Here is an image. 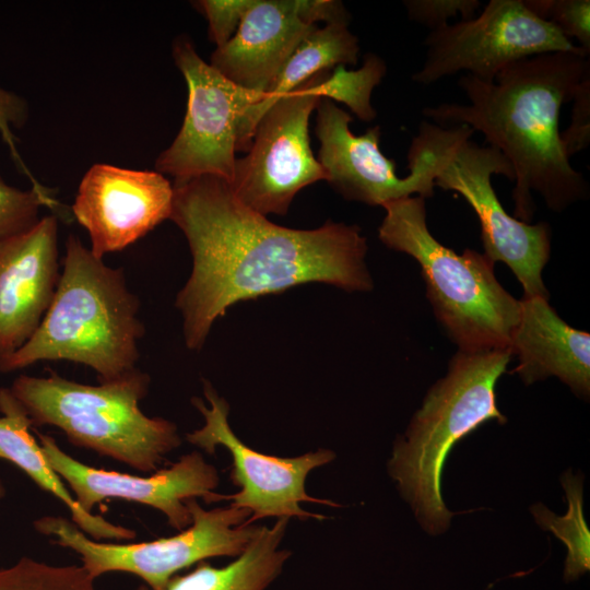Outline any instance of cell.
<instances>
[{"mask_svg": "<svg viewBox=\"0 0 590 590\" xmlns=\"http://www.w3.org/2000/svg\"><path fill=\"white\" fill-rule=\"evenodd\" d=\"M61 268L38 329L21 349L0 359V373L40 361H70L91 367L103 382L137 368L144 326L123 270L105 264L76 235L67 239Z\"/></svg>", "mask_w": 590, "mask_h": 590, "instance_id": "obj_3", "label": "cell"}, {"mask_svg": "<svg viewBox=\"0 0 590 590\" xmlns=\"http://www.w3.org/2000/svg\"><path fill=\"white\" fill-rule=\"evenodd\" d=\"M173 199V185L156 170L97 163L82 177L72 213L88 234L92 253L103 259L169 219Z\"/></svg>", "mask_w": 590, "mask_h": 590, "instance_id": "obj_16", "label": "cell"}, {"mask_svg": "<svg viewBox=\"0 0 590 590\" xmlns=\"http://www.w3.org/2000/svg\"><path fill=\"white\" fill-rule=\"evenodd\" d=\"M589 57L547 52L518 60L493 82L470 74L458 84L469 104L442 103L422 114L442 127L464 125L480 131L514 170V214L529 223L534 213L532 191L556 212L586 199L589 186L566 156L559 132L562 106L570 101L585 74Z\"/></svg>", "mask_w": 590, "mask_h": 590, "instance_id": "obj_2", "label": "cell"}, {"mask_svg": "<svg viewBox=\"0 0 590 590\" xmlns=\"http://www.w3.org/2000/svg\"><path fill=\"white\" fill-rule=\"evenodd\" d=\"M387 71L385 61L375 54H367L357 70L337 66L321 82V94L345 104L361 120L371 121L376 110L370 104L373 90L381 82Z\"/></svg>", "mask_w": 590, "mask_h": 590, "instance_id": "obj_23", "label": "cell"}, {"mask_svg": "<svg viewBox=\"0 0 590 590\" xmlns=\"http://www.w3.org/2000/svg\"><path fill=\"white\" fill-rule=\"evenodd\" d=\"M316 110V135L320 143L317 160L327 181L343 198L382 206L413 194L424 199L434 196L441 126L421 122L408 153L410 174L400 178L396 162L379 149V126L356 135L350 129L351 115L331 99L321 98Z\"/></svg>", "mask_w": 590, "mask_h": 590, "instance_id": "obj_9", "label": "cell"}, {"mask_svg": "<svg viewBox=\"0 0 590 590\" xmlns=\"http://www.w3.org/2000/svg\"><path fill=\"white\" fill-rule=\"evenodd\" d=\"M424 45L425 60L412 75L423 85L460 71L493 82L504 68L540 54L589 57L553 24L531 12L523 0H491L480 15L432 31Z\"/></svg>", "mask_w": 590, "mask_h": 590, "instance_id": "obj_11", "label": "cell"}, {"mask_svg": "<svg viewBox=\"0 0 590 590\" xmlns=\"http://www.w3.org/2000/svg\"><path fill=\"white\" fill-rule=\"evenodd\" d=\"M523 2L531 12L553 24L569 40L576 39L577 46L589 56V0H523Z\"/></svg>", "mask_w": 590, "mask_h": 590, "instance_id": "obj_26", "label": "cell"}, {"mask_svg": "<svg viewBox=\"0 0 590 590\" xmlns=\"http://www.w3.org/2000/svg\"><path fill=\"white\" fill-rule=\"evenodd\" d=\"M573 101L570 125L560 132L562 146L568 158L590 143V71L582 78Z\"/></svg>", "mask_w": 590, "mask_h": 590, "instance_id": "obj_30", "label": "cell"}, {"mask_svg": "<svg viewBox=\"0 0 590 590\" xmlns=\"http://www.w3.org/2000/svg\"><path fill=\"white\" fill-rule=\"evenodd\" d=\"M382 208L379 239L417 261L434 312L459 351L509 347L520 300L496 280L494 262L475 250L458 255L441 245L427 227L422 197L392 200Z\"/></svg>", "mask_w": 590, "mask_h": 590, "instance_id": "obj_6", "label": "cell"}, {"mask_svg": "<svg viewBox=\"0 0 590 590\" xmlns=\"http://www.w3.org/2000/svg\"><path fill=\"white\" fill-rule=\"evenodd\" d=\"M350 22L341 1L251 0L234 36L211 66L236 85L263 95L317 22Z\"/></svg>", "mask_w": 590, "mask_h": 590, "instance_id": "obj_15", "label": "cell"}, {"mask_svg": "<svg viewBox=\"0 0 590 590\" xmlns=\"http://www.w3.org/2000/svg\"><path fill=\"white\" fill-rule=\"evenodd\" d=\"M30 118V107L27 102L14 92L0 86V134L8 145L11 156L17 168L26 175L34 188H42L43 185L35 179L31 170L24 164L17 148L13 129H21Z\"/></svg>", "mask_w": 590, "mask_h": 590, "instance_id": "obj_27", "label": "cell"}, {"mask_svg": "<svg viewBox=\"0 0 590 590\" xmlns=\"http://www.w3.org/2000/svg\"><path fill=\"white\" fill-rule=\"evenodd\" d=\"M509 347L519 359L515 373L526 385L556 376L577 396L589 397L590 335L566 323L547 298L520 299Z\"/></svg>", "mask_w": 590, "mask_h": 590, "instance_id": "obj_18", "label": "cell"}, {"mask_svg": "<svg viewBox=\"0 0 590 590\" xmlns=\"http://www.w3.org/2000/svg\"><path fill=\"white\" fill-rule=\"evenodd\" d=\"M0 458L26 473L42 489L52 494L70 511L71 521L92 539L131 541L137 532L83 510L62 479L48 463L40 444L31 434L33 425L10 388H0Z\"/></svg>", "mask_w": 590, "mask_h": 590, "instance_id": "obj_19", "label": "cell"}, {"mask_svg": "<svg viewBox=\"0 0 590 590\" xmlns=\"http://www.w3.org/2000/svg\"><path fill=\"white\" fill-rule=\"evenodd\" d=\"M250 4L251 0H201L194 5L208 20L210 40L217 48L234 36Z\"/></svg>", "mask_w": 590, "mask_h": 590, "instance_id": "obj_28", "label": "cell"}, {"mask_svg": "<svg viewBox=\"0 0 590 590\" xmlns=\"http://www.w3.org/2000/svg\"><path fill=\"white\" fill-rule=\"evenodd\" d=\"M403 3L412 21L428 26L432 31L448 24V19L459 13L463 20L474 17L481 5L479 0H406Z\"/></svg>", "mask_w": 590, "mask_h": 590, "instance_id": "obj_29", "label": "cell"}, {"mask_svg": "<svg viewBox=\"0 0 590 590\" xmlns=\"http://www.w3.org/2000/svg\"><path fill=\"white\" fill-rule=\"evenodd\" d=\"M172 220L184 233L192 270L176 297L185 342L199 351L212 324L239 300L310 282L369 291L366 238L356 225L328 221L316 229L270 222L233 193L227 180L174 181Z\"/></svg>", "mask_w": 590, "mask_h": 590, "instance_id": "obj_1", "label": "cell"}, {"mask_svg": "<svg viewBox=\"0 0 590 590\" xmlns=\"http://www.w3.org/2000/svg\"><path fill=\"white\" fill-rule=\"evenodd\" d=\"M173 58L188 87L182 126L172 144L155 161V170L175 181L234 175L236 142L245 111L263 95L243 88L206 63L191 40L178 37Z\"/></svg>", "mask_w": 590, "mask_h": 590, "instance_id": "obj_12", "label": "cell"}, {"mask_svg": "<svg viewBox=\"0 0 590 590\" xmlns=\"http://www.w3.org/2000/svg\"><path fill=\"white\" fill-rule=\"evenodd\" d=\"M0 590H97L83 566H56L30 557L0 569Z\"/></svg>", "mask_w": 590, "mask_h": 590, "instance_id": "obj_24", "label": "cell"}, {"mask_svg": "<svg viewBox=\"0 0 590 590\" xmlns=\"http://www.w3.org/2000/svg\"><path fill=\"white\" fill-rule=\"evenodd\" d=\"M568 509L564 516H556L542 504L531 507L536 523L556 535L567 548L564 578L575 580L590 568L589 529L583 517L582 482L570 471L562 476Z\"/></svg>", "mask_w": 590, "mask_h": 590, "instance_id": "obj_22", "label": "cell"}, {"mask_svg": "<svg viewBox=\"0 0 590 590\" xmlns=\"http://www.w3.org/2000/svg\"><path fill=\"white\" fill-rule=\"evenodd\" d=\"M511 356L510 347L458 351L393 445L388 472L429 534L445 532L453 516L440 486L452 447L485 422L507 421L497 406L495 386Z\"/></svg>", "mask_w": 590, "mask_h": 590, "instance_id": "obj_4", "label": "cell"}, {"mask_svg": "<svg viewBox=\"0 0 590 590\" xmlns=\"http://www.w3.org/2000/svg\"><path fill=\"white\" fill-rule=\"evenodd\" d=\"M288 520L279 518L271 528L262 526L248 547L227 565L201 562L189 573L174 576L164 590H268L291 556L280 547ZM135 590L151 589L141 585Z\"/></svg>", "mask_w": 590, "mask_h": 590, "instance_id": "obj_21", "label": "cell"}, {"mask_svg": "<svg viewBox=\"0 0 590 590\" xmlns=\"http://www.w3.org/2000/svg\"><path fill=\"white\" fill-rule=\"evenodd\" d=\"M468 126L442 127L435 187L461 194L481 224L484 255L506 263L522 285L523 297L548 299L542 271L550 258L551 232L546 223L529 224L509 215L492 186V175L514 181L510 163L495 148L470 140Z\"/></svg>", "mask_w": 590, "mask_h": 590, "instance_id": "obj_8", "label": "cell"}, {"mask_svg": "<svg viewBox=\"0 0 590 590\" xmlns=\"http://www.w3.org/2000/svg\"><path fill=\"white\" fill-rule=\"evenodd\" d=\"M58 228L50 214L0 243V359L33 337L51 304L61 272Z\"/></svg>", "mask_w": 590, "mask_h": 590, "instance_id": "obj_17", "label": "cell"}, {"mask_svg": "<svg viewBox=\"0 0 590 590\" xmlns=\"http://www.w3.org/2000/svg\"><path fill=\"white\" fill-rule=\"evenodd\" d=\"M42 206L59 209L48 188L27 190L11 186L0 175V243L32 229L42 217Z\"/></svg>", "mask_w": 590, "mask_h": 590, "instance_id": "obj_25", "label": "cell"}, {"mask_svg": "<svg viewBox=\"0 0 590 590\" xmlns=\"http://www.w3.org/2000/svg\"><path fill=\"white\" fill-rule=\"evenodd\" d=\"M192 522L169 538L148 542L114 543L91 539L71 520L44 516L35 529L50 535L57 545L79 554L83 568L96 579L107 573L138 576L151 590H164L179 571L208 558L239 556L261 527L247 523L250 512L233 506L210 510L197 499L186 502Z\"/></svg>", "mask_w": 590, "mask_h": 590, "instance_id": "obj_7", "label": "cell"}, {"mask_svg": "<svg viewBox=\"0 0 590 590\" xmlns=\"http://www.w3.org/2000/svg\"><path fill=\"white\" fill-rule=\"evenodd\" d=\"M204 396L210 408L201 399H192V404L204 417V425L187 434L186 438L210 455L217 446L226 448L232 457L231 480L239 487L232 495L216 493L213 503L231 500V506L247 509L250 512L247 523L269 517L322 520V515L303 509L300 503L339 506L329 499L311 497L305 486L310 471L335 458L333 451L318 449L294 458L256 451L234 434L228 424L229 406L208 381H204Z\"/></svg>", "mask_w": 590, "mask_h": 590, "instance_id": "obj_13", "label": "cell"}, {"mask_svg": "<svg viewBox=\"0 0 590 590\" xmlns=\"http://www.w3.org/2000/svg\"><path fill=\"white\" fill-rule=\"evenodd\" d=\"M323 70L280 97L259 120L247 155L236 158L228 182L235 197L267 216L285 215L295 194L327 174L309 143V117L321 94Z\"/></svg>", "mask_w": 590, "mask_h": 590, "instance_id": "obj_10", "label": "cell"}, {"mask_svg": "<svg viewBox=\"0 0 590 590\" xmlns=\"http://www.w3.org/2000/svg\"><path fill=\"white\" fill-rule=\"evenodd\" d=\"M4 496H5V487L0 481V499L3 498Z\"/></svg>", "mask_w": 590, "mask_h": 590, "instance_id": "obj_31", "label": "cell"}, {"mask_svg": "<svg viewBox=\"0 0 590 590\" xmlns=\"http://www.w3.org/2000/svg\"><path fill=\"white\" fill-rule=\"evenodd\" d=\"M349 24L327 23L311 31L286 60L262 99L250 106L241 117L236 152H248L255 129L266 111L282 96L288 94L311 76L337 66L356 64L358 39L349 31Z\"/></svg>", "mask_w": 590, "mask_h": 590, "instance_id": "obj_20", "label": "cell"}, {"mask_svg": "<svg viewBox=\"0 0 590 590\" xmlns=\"http://www.w3.org/2000/svg\"><path fill=\"white\" fill-rule=\"evenodd\" d=\"M149 386V375L134 368L97 386L55 373L47 377L20 375L10 390L33 425L58 427L73 446L153 473L166 455L181 445V438L173 422L141 411L139 403Z\"/></svg>", "mask_w": 590, "mask_h": 590, "instance_id": "obj_5", "label": "cell"}, {"mask_svg": "<svg viewBox=\"0 0 590 590\" xmlns=\"http://www.w3.org/2000/svg\"><path fill=\"white\" fill-rule=\"evenodd\" d=\"M37 435L48 463L86 512L105 499L135 502L160 510L172 528L181 531L192 522L186 502L200 497L211 504L216 495L217 470L198 451L149 476H139L84 464L64 452L51 436Z\"/></svg>", "mask_w": 590, "mask_h": 590, "instance_id": "obj_14", "label": "cell"}]
</instances>
